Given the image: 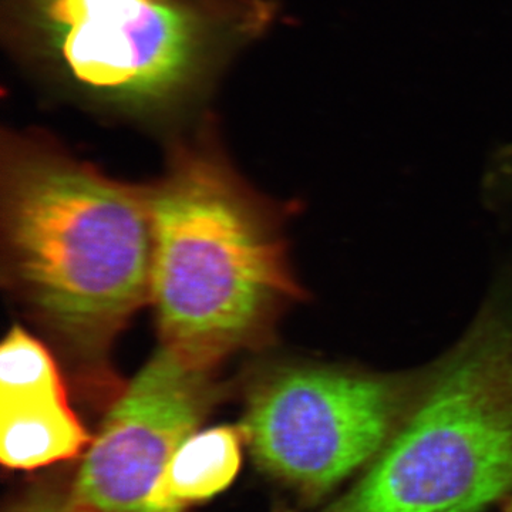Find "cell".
I'll list each match as a JSON object with an SVG mask.
<instances>
[{
  "instance_id": "cell-1",
  "label": "cell",
  "mask_w": 512,
  "mask_h": 512,
  "mask_svg": "<svg viewBox=\"0 0 512 512\" xmlns=\"http://www.w3.org/2000/svg\"><path fill=\"white\" fill-rule=\"evenodd\" d=\"M3 281L84 373L150 298L148 190L119 183L45 137L2 146Z\"/></svg>"
},
{
  "instance_id": "cell-2",
  "label": "cell",
  "mask_w": 512,
  "mask_h": 512,
  "mask_svg": "<svg viewBox=\"0 0 512 512\" xmlns=\"http://www.w3.org/2000/svg\"><path fill=\"white\" fill-rule=\"evenodd\" d=\"M274 19L265 0H3L13 57L50 89L158 124L207 100Z\"/></svg>"
},
{
  "instance_id": "cell-3",
  "label": "cell",
  "mask_w": 512,
  "mask_h": 512,
  "mask_svg": "<svg viewBox=\"0 0 512 512\" xmlns=\"http://www.w3.org/2000/svg\"><path fill=\"white\" fill-rule=\"evenodd\" d=\"M205 137L175 146L167 174L148 188L150 298L163 345L215 369L264 345L302 291L274 212Z\"/></svg>"
},
{
  "instance_id": "cell-4",
  "label": "cell",
  "mask_w": 512,
  "mask_h": 512,
  "mask_svg": "<svg viewBox=\"0 0 512 512\" xmlns=\"http://www.w3.org/2000/svg\"><path fill=\"white\" fill-rule=\"evenodd\" d=\"M512 494V272L352 490L325 512H484Z\"/></svg>"
},
{
  "instance_id": "cell-5",
  "label": "cell",
  "mask_w": 512,
  "mask_h": 512,
  "mask_svg": "<svg viewBox=\"0 0 512 512\" xmlns=\"http://www.w3.org/2000/svg\"><path fill=\"white\" fill-rule=\"evenodd\" d=\"M421 373L274 363L249 386L242 431L266 471L320 497L379 456L409 412Z\"/></svg>"
},
{
  "instance_id": "cell-6",
  "label": "cell",
  "mask_w": 512,
  "mask_h": 512,
  "mask_svg": "<svg viewBox=\"0 0 512 512\" xmlns=\"http://www.w3.org/2000/svg\"><path fill=\"white\" fill-rule=\"evenodd\" d=\"M215 369L161 346L113 404L77 477L72 512H144L178 447L220 399Z\"/></svg>"
},
{
  "instance_id": "cell-7",
  "label": "cell",
  "mask_w": 512,
  "mask_h": 512,
  "mask_svg": "<svg viewBox=\"0 0 512 512\" xmlns=\"http://www.w3.org/2000/svg\"><path fill=\"white\" fill-rule=\"evenodd\" d=\"M90 437L74 416L55 357L15 326L0 349V457L10 468L49 466Z\"/></svg>"
},
{
  "instance_id": "cell-8",
  "label": "cell",
  "mask_w": 512,
  "mask_h": 512,
  "mask_svg": "<svg viewBox=\"0 0 512 512\" xmlns=\"http://www.w3.org/2000/svg\"><path fill=\"white\" fill-rule=\"evenodd\" d=\"M241 466V431L231 426L192 434L168 461L144 512H183L210 500L237 477Z\"/></svg>"
},
{
  "instance_id": "cell-9",
  "label": "cell",
  "mask_w": 512,
  "mask_h": 512,
  "mask_svg": "<svg viewBox=\"0 0 512 512\" xmlns=\"http://www.w3.org/2000/svg\"><path fill=\"white\" fill-rule=\"evenodd\" d=\"M497 173L500 174L501 181L510 185L512 190V148L503 151L498 157Z\"/></svg>"
},
{
  "instance_id": "cell-10",
  "label": "cell",
  "mask_w": 512,
  "mask_h": 512,
  "mask_svg": "<svg viewBox=\"0 0 512 512\" xmlns=\"http://www.w3.org/2000/svg\"><path fill=\"white\" fill-rule=\"evenodd\" d=\"M23 512H72L69 505L66 507H53V505H40V507H32Z\"/></svg>"
},
{
  "instance_id": "cell-11",
  "label": "cell",
  "mask_w": 512,
  "mask_h": 512,
  "mask_svg": "<svg viewBox=\"0 0 512 512\" xmlns=\"http://www.w3.org/2000/svg\"><path fill=\"white\" fill-rule=\"evenodd\" d=\"M504 512H512V495L510 500H508L507 505H505Z\"/></svg>"
},
{
  "instance_id": "cell-12",
  "label": "cell",
  "mask_w": 512,
  "mask_h": 512,
  "mask_svg": "<svg viewBox=\"0 0 512 512\" xmlns=\"http://www.w3.org/2000/svg\"><path fill=\"white\" fill-rule=\"evenodd\" d=\"M225 2L248 3V2H254V0H225Z\"/></svg>"
}]
</instances>
